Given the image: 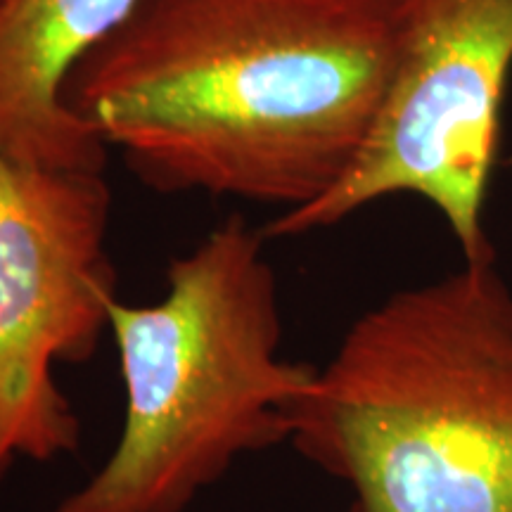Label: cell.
I'll use <instances>...</instances> for the list:
<instances>
[{"label":"cell","mask_w":512,"mask_h":512,"mask_svg":"<svg viewBox=\"0 0 512 512\" xmlns=\"http://www.w3.org/2000/svg\"><path fill=\"white\" fill-rule=\"evenodd\" d=\"M394 53V0H140L67 102L152 190L294 211L349 174Z\"/></svg>","instance_id":"1"},{"label":"cell","mask_w":512,"mask_h":512,"mask_svg":"<svg viewBox=\"0 0 512 512\" xmlns=\"http://www.w3.org/2000/svg\"><path fill=\"white\" fill-rule=\"evenodd\" d=\"M0 5H3V0H0Z\"/></svg>","instance_id":"7"},{"label":"cell","mask_w":512,"mask_h":512,"mask_svg":"<svg viewBox=\"0 0 512 512\" xmlns=\"http://www.w3.org/2000/svg\"><path fill=\"white\" fill-rule=\"evenodd\" d=\"M105 171H62L0 155V482L17 460L53 463L81 425L57 384L110 328Z\"/></svg>","instance_id":"5"},{"label":"cell","mask_w":512,"mask_h":512,"mask_svg":"<svg viewBox=\"0 0 512 512\" xmlns=\"http://www.w3.org/2000/svg\"><path fill=\"white\" fill-rule=\"evenodd\" d=\"M287 425L349 512H512V287L496 259L358 316Z\"/></svg>","instance_id":"2"},{"label":"cell","mask_w":512,"mask_h":512,"mask_svg":"<svg viewBox=\"0 0 512 512\" xmlns=\"http://www.w3.org/2000/svg\"><path fill=\"white\" fill-rule=\"evenodd\" d=\"M264 233L233 214L171 261L157 302L114 299L124 422L93 477L50 512H185L249 453L287 441L316 368L280 354Z\"/></svg>","instance_id":"3"},{"label":"cell","mask_w":512,"mask_h":512,"mask_svg":"<svg viewBox=\"0 0 512 512\" xmlns=\"http://www.w3.org/2000/svg\"><path fill=\"white\" fill-rule=\"evenodd\" d=\"M396 53L368 143L309 207L280 211L266 240L335 226L389 195H420L465 261L496 259L482 226L512 69V0H394Z\"/></svg>","instance_id":"4"},{"label":"cell","mask_w":512,"mask_h":512,"mask_svg":"<svg viewBox=\"0 0 512 512\" xmlns=\"http://www.w3.org/2000/svg\"><path fill=\"white\" fill-rule=\"evenodd\" d=\"M140 0H3L0 155L62 171H105L107 145L67 102L79 64Z\"/></svg>","instance_id":"6"}]
</instances>
